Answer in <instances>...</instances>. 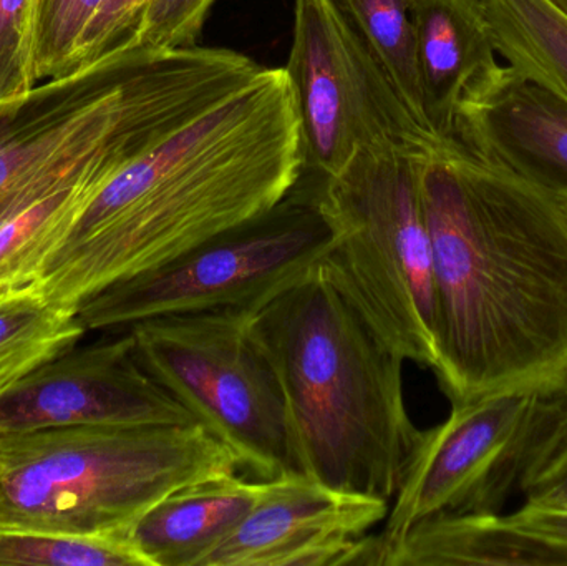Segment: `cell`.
<instances>
[{"instance_id": "1", "label": "cell", "mask_w": 567, "mask_h": 566, "mask_svg": "<svg viewBox=\"0 0 567 566\" xmlns=\"http://www.w3.org/2000/svg\"><path fill=\"white\" fill-rule=\"evenodd\" d=\"M450 404L567 379V219L553 196L446 140L420 156Z\"/></svg>"}, {"instance_id": "2", "label": "cell", "mask_w": 567, "mask_h": 566, "mask_svg": "<svg viewBox=\"0 0 567 566\" xmlns=\"http://www.w3.org/2000/svg\"><path fill=\"white\" fill-rule=\"evenodd\" d=\"M303 169L289 76L284 66H262L248 85L113 173L35 282L79 311L103 289L272 212Z\"/></svg>"}, {"instance_id": "3", "label": "cell", "mask_w": 567, "mask_h": 566, "mask_svg": "<svg viewBox=\"0 0 567 566\" xmlns=\"http://www.w3.org/2000/svg\"><path fill=\"white\" fill-rule=\"evenodd\" d=\"M289 414L300 474L392 502L422 432L403 392L405 359L313 266L249 315Z\"/></svg>"}, {"instance_id": "4", "label": "cell", "mask_w": 567, "mask_h": 566, "mask_svg": "<svg viewBox=\"0 0 567 566\" xmlns=\"http://www.w3.org/2000/svg\"><path fill=\"white\" fill-rule=\"evenodd\" d=\"M243 471L202 424H79L0 435V531L110 535L166 495Z\"/></svg>"}, {"instance_id": "5", "label": "cell", "mask_w": 567, "mask_h": 566, "mask_svg": "<svg viewBox=\"0 0 567 566\" xmlns=\"http://www.w3.org/2000/svg\"><path fill=\"white\" fill-rule=\"evenodd\" d=\"M420 156L393 146L359 150L339 172L297 189L329 229L320 261L327 278L386 346L433 371L435 272Z\"/></svg>"}, {"instance_id": "6", "label": "cell", "mask_w": 567, "mask_h": 566, "mask_svg": "<svg viewBox=\"0 0 567 566\" xmlns=\"http://www.w3.org/2000/svg\"><path fill=\"white\" fill-rule=\"evenodd\" d=\"M567 442V379L452 405L422 432L373 535V565L413 525L433 515H498Z\"/></svg>"}, {"instance_id": "7", "label": "cell", "mask_w": 567, "mask_h": 566, "mask_svg": "<svg viewBox=\"0 0 567 566\" xmlns=\"http://www.w3.org/2000/svg\"><path fill=\"white\" fill-rule=\"evenodd\" d=\"M248 311L159 316L130 326L136 361L259 481L300 474L286 399Z\"/></svg>"}, {"instance_id": "8", "label": "cell", "mask_w": 567, "mask_h": 566, "mask_svg": "<svg viewBox=\"0 0 567 566\" xmlns=\"http://www.w3.org/2000/svg\"><path fill=\"white\" fill-rule=\"evenodd\" d=\"M329 248L326 223L296 188L261 218L103 289L80 306L79 318L86 332H122L159 316L255 312L319 265Z\"/></svg>"}, {"instance_id": "9", "label": "cell", "mask_w": 567, "mask_h": 566, "mask_svg": "<svg viewBox=\"0 0 567 566\" xmlns=\"http://www.w3.org/2000/svg\"><path fill=\"white\" fill-rule=\"evenodd\" d=\"M302 126L306 169L333 175L359 150L393 146L426 155L446 140L406 109L333 0H293L286 66Z\"/></svg>"}, {"instance_id": "10", "label": "cell", "mask_w": 567, "mask_h": 566, "mask_svg": "<svg viewBox=\"0 0 567 566\" xmlns=\"http://www.w3.org/2000/svg\"><path fill=\"white\" fill-rule=\"evenodd\" d=\"M168 50L122 45L0 105V215L23 193L89 155L135 109Z\"/></svg>"}, {"instance_id": "11", "label": "cell", "mask_w": 567, "mask_h": 566, "mask_svg": "<svg viewBox=\"0 0 567 566\" xmlns=\"http://www.w3.org/2000/svg\"><path fill=\"white\" fill-rule=\"evenodd\" d=\"M75 346L0 392V435L79 424H193L140 366L128 331Z\"/></svg>"}, {"instance_id": "12", "label": "cell", "mask_w": 567, "mask_h": 566, "mask_svg": "<svg viewBox=\"0 0 567 566\" xmlns=\"http://www.w3.org/2000/svg\"><path fill=\"white\" fill-rule=\"evenodd\" d=\"M258 504L202 566L369 565V532L390 502L349 494L303 474L265 481Z\"/></svg>"}, {"instance_id": "13", "label": "cell", "mask_w": 567, "mask_h": 566, "mask_svg": "<svg viewBox=\"0 0 567 566\" xmlns=\"http://www.w3.org/2000/svg\"><path fill=\"white\" fill-rule=\"evenodd\" d=\"M452 138L546 192L567 189V103L508 66L496 85L462 106Z\"/></svg>"}, {"instance_id": "14", "label": "cell", "mask_w": 567, "mask_h": 566, "mask_svg": "<svg viewBox=\"0 0 567 566\" xmlns=\"http://www.w3.org/2000/svg\"><path fill=\"white\" fill-rule=\"evenodd\" d=\"M382 566H567V512L440 514L413 525Z\"/></svg>"}, {"instance_id": "15", "label": "cell", "mask_w": 567, "mask_h": 566, "mask_svg": "<svg viewBox=\"0 0 567 566\" xmlns=\"http://www.w3.org/2000/svg\"><path fill=\"white\" fill-rule=\"evenodd\" d=\"M430 125L452 138L462 106L505 73L485 0H409Z\"/></svg>"}, {"instance_id": "16", "label": "cell", "mask_w": 567, "mask_h": 566, "mask_svg": "<svg viewBox=\"0 0 567 566\" xmlns=\"http://www.w3.org/2000/svg\"><path fill=\"white\" fill-rule=\"evenodd\" d=\"M265 484L228 472L185 485L133 524V542L150 566H202L258 504Z\"/></svg>"}, {"instance_id": "17", "label": "cell", "mask_w": 567, "mask_h": 566, "mask_svg": "<svg viewBox=\"0 0 567 566\" xmlns=\"http://www.w3.org/2000/svg\"><path fill=\"white\" fill-rule=\"evenodd\" d=\"M499 59L567 103V12L555 0H485Z\"/></svg>"}, {"instance_id": "18", "label": "cell", "mask_w": 567, "mask_h": 566, "mask_svg": "<svg viewBox=\"0 0 567 566\" xmlns=\"http://www.w3.org/2000/svg\"><path fill=\"white\" fill-rule=\"evenodd\" d=\"M79 311L50 298L40 285L0 291V392L85 338Z\"/></svg>"}, {"instance_id": "19", "label": "cell", "mask_w": 567, "mask_h": 566, "mask_svg": "<svg viewBox=\"0 0 567 566\" xmlns=\"http://www.w3.org/2000/svg\"><path fill=\"white\" fill-rule=\"evenodd\" d=\"M333 3L359 33L406 109L423 126L435 132L426 116L409 0H333Z\"/></svg>"}, {"instance_id": "20", "label": "cell", "mask_w": 567, "mask_h": 566, "mask_svg": "<svg viewBox=\"0 0 567 566\" xmlns=\"http://www.w3.org/2000/svg\"><path fill=\"white\" fill-rule=\"evenodd\" d=\"M150 566L132 531L110 535H60L0 531V566Z\"/></svg>"}, {"instance_id": "21", "label": "cell", "mask_w": 567, "mask_h": 566, "mask_svg": "<svg viewBox=\"0 0 567 566\" xmlns=\"http://www.w3.org/2000/svg\"><path fill=\"white\" fill-rule=\"evenodd\" d=\"M103 0H39L37 2L33 70L37 82L73 72L76 49Z\"/></svg>"}, {"instance_id": "22", "label": "cell", "mask_w": 567, "mask_h": 566, "mask_svg": "<svg viewBox=\"0 0 567 566\" xmlns=\"http://www.w3.org/2000/svg\"><path fill=\"white\" fill-rule=\"evenodd\" d=\"M37 2L0 0V105L37 85L33 70Z\"/></svg>"}, {"instance_id": "23", "label": "cell", "mask_w": 567, "mask_h": 566, "mask_svg": "<svg viewBox=\"0 0 567 566\" xmlns=\"http://www.w3.org/2000/svg\"><path fill=\"white\" fill-rule=\"evenodd\" d=\"M219 0H148L125 45L146 50L198 45L206 20Z\"/></svg>"}, {"instance_id": "24", "label": "cell", "mask_w": 567, "mask_h": 566, "mask_svg": "<svg viewBox=\"0 0 567 566\" xmlns=\"http://www.w3.org/2000/svg\"><path fill=\"white\" fill-rule=\"evenodd\" d=\"M148 0H103L76 49L73 72L125 45Z\"/></svg>"}, {"instance_id": "25", "label": "cell", "mask_w": 567, "mask_h": 566, "mask_svg": "<svg viewBox=\"0 0 567 566\" xmlns=\"http://www.w3.org/2000/svg\"><path fill=\"white\" fill-rule=\"evenodd\" d=\"M523 505L567 512V442L523 492Z\"/></svg>"}, {"instance_id": "26", "label": "cell", "mask_w": 567, "mask_h": 566, "mask_svg": "<svg viewBox=\"0 0 567 566\" xmlns=\"http://www.w3.org/2000/svg\"><path fill=\"white\" fill-rule=\"evenodd\" d=\"M549 195L555 199L556 205L561 209L563 215L566 216L567 219V189H561V192H548Z\"/></svg>"}, {"instance_id": "27", "label": "cell", "mask_w": 567, "mask_h": 566, "mask_svg": "<svg viewBox=\"0 0 567 566\" xmlns=\"http://www.w3.org/2000/svg\"><path fill=\"white\" fill-rule=\"evenodd\" d=\"M555 2L558 3L565 12H567V0H555Z\"/></svg>"}]
</instances>
